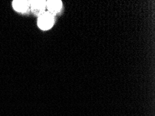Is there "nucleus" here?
<instances>
[{"mask_svg":"<svg viewBox=\"0 0 155 116\" xmlns=\"http://www.w3.org/2000/svg\"><path fill=\"white\" fill-rule=\"evenodd\" d=\"M54 22V19L53 15L50 12L42 13L39 15L38 20V25L39 28L42 30H48L51 27H52Z\"/></svg>","mask_w":155,"mask_h":116,"instance_id":"1","label":"nucleus"},{"mask_svg":"<svg viewBox=\"0 0 155 116\" xmlns=\"http://www.w3.org/2000/svg\"><path fill=\"white\" fill-rule=\"evenodd\" d=\"M30 7H31V11L35 14L37 15H41L44 13L45 9L46 8V2L45 1H32L30 2Z\"/></svg>","mask_w":155,"mask_h":116,"instance_id":"2","label":"nucleus"},{"mask_svg":"<svg viewBox=\"0 0 155 116\" xmlns=\"http://www.w3.org/2000/svg\"><path fill=\"white\" fill-rule=\"evenodd\" d=\"M46 7L50 13H56L61 8L62 2L59 0H50L46 2Z\"/></svg>","mask_w":155,"mask_h":116,"instance_id":"4","label":"nucleus"},{"mask_svg":"<svg viewBox=\"0 0 155 116\" xmlns=\"http://www.w3.org/2000/svg\"><path fill=\"white\" fill-rule=\"evenodd\" d=\"M30 6V2L25 0H15L13 2V7L16 11L20 13H25L27 11L28 8Z\"/></svg>","mask_w":155,"mask_h":116,"instance_id":"3","label":"nucleus"}]
</instances>
